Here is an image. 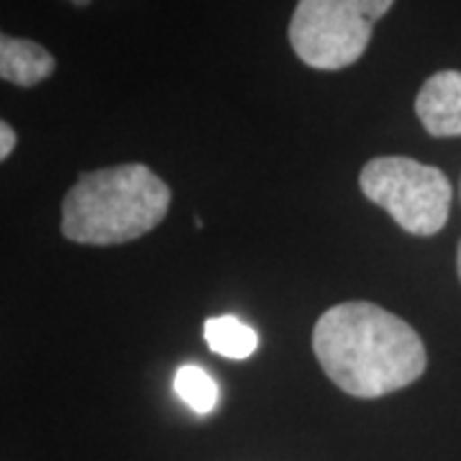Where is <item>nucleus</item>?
<instances>
[{
    "instance_id": "obj_1",
    "label": "nucleus",
    "mask_w": 461,
    "mask_h": 461,
    "mask_svg": "<svg viewBox=\"0 0 461 461\" xmlns=\"http://www.w3.org/2000/svg\"><path fill=\"white\" fill-rule=\"evenodd\" d=\"M313 354L330 382L359 400L397 393L429 366L426 346L411 323L364 300L333 305L318 318Z\"/></svg>"
},
{
    "instance_id": "obj_2",
    "label": "nucleus",
    "mask_w": 461,
    "mask_h": 461,
    "mask_svg": "<svg viewBox=\"0 0 461 461\" xmlns=\"http://www.w3.org/2000/svg\"><path fill=\"white\" fill-rule=\"evenodd\" d=\"M169 203L167 182L147 165L83 172L62 203V233L75 244L90 247L126 244L157 229Z\"/></svg>"
},
{
    "instance_id": "obj_3",
    "label": "nucleus",
    "mask_w": 461,
    "mask_h": 461,
    "mask_svg": "<svg viewBox=\"0 0 461 461\" xmlns=\"http://www.w3.org/2000/svg\"><path fill=\"white\" fill-rule=\"evenodd\" d=\"M395 0H297L290 44L313 69H344L359 62L375 23Z\"/></svg>"
},
{
    "instance_id": "obj_4",
    "label": "nucleus",
    "mask_w": 461,
    "mask_h": 461,
    "mask_svg": "<svg viewBox=\"0 0 461 461\" xmlns=\"http://www.w3.org/2000/svg\"><path fill=\"white\" fill-rule=\"evenodd\" d=\"M364 198L393 215L412 236H433L444 229L451 208V182L438 167L411 157H377L359 175Z\"/></svg>"
},
{
    "instance_id": "obj_5",
    "label": "nucleus",
    "mask_w": 461,
    "mask_h": 461,
    "mask_svg": "<svg viewBox=\"0 0 461 461\" xmlns=\"http://www.w3.org/2000/svg\"><path fill=\"white\" fill-rule=\"evenodd\" d=\"M415 113L430 136H461L459 69H444L429 77L415 98Z\"/></svg>"
},
{
    "instance_id": "obj_6",
    "label": "nucleus",
    "mask_w": 461,
    "mask_h": 461,
    "mask_svg": "<svg viewBox=\"0 0 461 461\" xmlns=\"http://www.w3.org/2000/svg\"><path fill=\"white\" fill-rule=\"evenodd\" d=\"M54 72V57L32 39H0V77L5 83L33 87Z\"/></svg>"
},
{
    "instance_id": "obj_7",
    "label": "nucleus",
    "mask_w": 461,
    "mask_h": 461,
    "mask_svg": "<svg viewBox=\"0 0 461 461\" xmlns=\"http://www.w3.org/2000/svg\"><path fill=\"white\" fill-rule=\"evenodd\" d=\"M205 341L213 348L215 354L226 357V359H249L257 346L259 336L257 330L247 326L241 318L236 315H215L205 321Z\"/></svg>"
},
{
    "instance_id": "obj_8",
    "label": "nucleus",
    "mask_w": 461,
    "mask_h": 461,
    "mask_svg": "<svg viewBox=\"0 0 461 461\" xmlns=\"http://www.w3.org/2000/svg\"><path fill=\"white\" fill-rule=\"evenodd\" d=\"M175 393L182 402L198 415H208L218 405V382L203 366L185 364L175 375Z\"/></svg>"
},
{
    "instance_id": "obj_9",
    "label": "nucleus",
    "mask_w": 461,
    "mask_h": 461,
    "mask_svg": "<svg viewBox=\"0 0 461 461\" xmlns=\"http://www.w3.org/2000/svg\"><path fill=\"white\" fill-rule=\"evenodd\" d=\"M16 149V131L11 129V123H0V159H8L11 151Z\"/></svg>"
},
{
    "instance_id": "obj_10",
    "label": "nucleus",
    "mask_w": 461,
    "mask_h": 461,
    "mask_svg": "<svg viewBox=\"0 0 461 461\" xmlns=\"http://www.w3.org/2000/svg\"><path fill=\"white\" fill-rule=\"evenodd\" d=\"M456 267H459V280H461V241H459V251H456Z\"/></svg>"
},
{
    "instance_id": "obj_11",
    "label": "nucleus",
    "mask_w": 461,
    "mask_h": 461,
    "mask_svg": "<svg viewBox=\"0 0 461 461\" xmlns=\"http://www.w3.org/2000/svg\"><path fill=\"white\" fill-rule=\"evenodd\" d=\"M69 3H75V5H87L90 0H69Z\"/></svg>"
},
{
    "instance_id": "obj_12",
    "label": "nucleus",
    "mask_w": 461,
    "mask_h": 461,
    "mask_svg": "<svg viewBox=\"0 0 461 461\" xmlns=\"http://www.w3.org/2000/svg\"><path fill=\"white\" fill-rule=\"evenodd\" d=\"M459 198H461V185H459Z\"/></svg>"
}]
</instances>
